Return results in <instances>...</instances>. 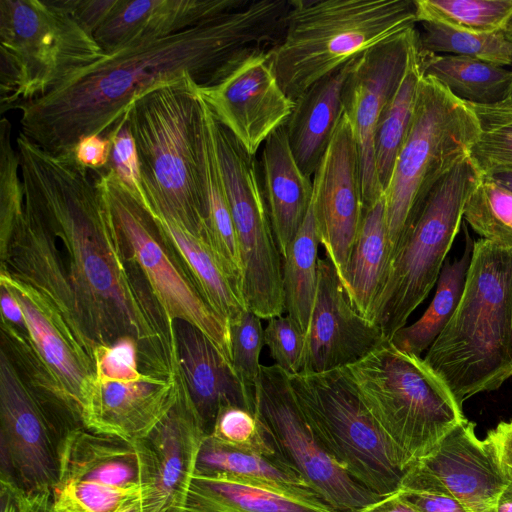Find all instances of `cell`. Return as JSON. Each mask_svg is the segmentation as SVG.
<instances>
[{
	"label": "cell",
	"instance_id": "6da1fadb",
	"mask_svg": "<svg viewBox=\"0 0 512 512\" xmlns=\"http://www.w3.org/2000/svg\"><path fill=\"white\" fill-rule=\"evenodd\" d=\"M24 213L0 245V269L40 292L93 359L123 337L138 344L145 373H181L175 324L152 293L96 177L73 154L16 138Z\"/></svg>",
	"mask_w": 512,
	"mask_h": 512
},
{
	"label": "cell",
	"instance_id": "7a4b0ae2",
	"mask_svg": "<svg viewBox=\"0 0 512 512\" xmlns=\"http://www.w3.org/2000/svg\"><path fill=\"white\" fill-rule=\"evenodd\" d=\"M282 33L279 7L252 0L174 35L105 54L51 93L20 105V133L49 153L73 154L81 138L106 135L138 96L186 76L213 86L249 57L271 51Z\"/></svg>",
	"mask_w": 512,
	"mask_h": 512
},
{
	"label": "cell",
	"instance_id": "3957f363",
	"mask_svg": "<svg viewBox=\"0 0 512 512\" xmlns=\"http://www.w3.org/2000/svg\"><path fill=\"white\" fill-rule=\"evenodd\" d=\"M200 87L190 76L158 85L134 99L126 113L139 159L144 204L207 240L205 106Z\"/></svg>",
	"mask_w": 512,
	"mask_h": 512
},
{
	"label": "cell",
	"instance_id": "277c9868",
	"mask_svg": "<svg viewBox=\"0 0 512 512\" xmlns=\"http://www.w3.org/2000/svg\"><path fill=\"white\" fill-rule=\"evenodd\" d=\"M425 363L458 405L512 376V248L479 239L461 300Z\"/></svg>",
	"mask_w": 512,
	"mask_h": 512
},
{
	"label": "cell",
	"instance_id": "5b68a950",
	"mask_svg": "<svg viewBox=\"0 0 512 512\" xmlns=\"http://www.w3.org/2000/svg\"><path fill=\"white\" fill-rule=\"evenodd\" d=\"M291 1L283 39L269 56L293 102L321 78L417 22L415 0Z\"/></svg>",
	"mask_w": 512,
	"mask_h": 512
},
{
	"label": "cell",
	"instance_id": "8992f818",
	"mask_svg": "<svg viewBox=\"0 0 512 512\" xmlns=\"http://www.w3.org/2000/svg\"><path fill=\"white\" fill-rule=\"evenodd\" d=\"M340 370L386 437L403 473L465 419L424 359L390 340Z\"/></svg>",
	"mask_w": 512,
	"mask_h": 512
},
{
	"label": "cell",
	"instance_id": "52a82bcc",
	"mask_svg": "<svg viewBox=\"0 0 512 512\" xmlns=\"http://www.w3.org/2000/svg\"><path fill=\"white\" fill-rule=\"evenodd\" d=\"M105 52L65 0H0V112L54 91Z\"/></svg>",
	"mask_w": 512,
	"mask_h": 512
},
{
	"label": "cell",
	"instance_id": "ba28073f",
	"mask_svg": "<svg viewBox=\"0 0 512 512\" xmlns=\"http://www.w3.org/2000/svg\"><path fill=\"white\" fill-rule=\"evenodd\" d=\"M479 134L471 105L423 75L410 129L383 192L391 260L431 190L470 154Z\"/></svg>",
	"mask_w": 512,
	"mask_h": 512
},
{
	"label": "cell",
	"instance_id": "9c48e42d",
	"mask_svg": "<svg viewBox=\"0 0 512 512\" xmlns=\"http://www.w3.org/2000/svg\"><path fill=\"white\" fill-rule=\"evenodd\" d=\"M481 176L470 155L461 159L431 190L403 237L370 315L386 340L406 326L437 282Z\"/></svg>",
	"mask_w": 512,
	"mask_h": 512
},
{
	"label": "cell",
	"instance_id": "30bf717a",
	"mask_svg": "<svg viewBox=\"0 0 512 512\" xmlns=\"http://www.w3.org/2000/svg\"><path fill=\"white\" fill-rule=\"evenodd\" d=\"M289 377L311 428L350 477L381 497L397 492L404 473L386 437L341 370Z\"/></svg>",
	"mask_w": 512,
	"mask_h": 512
},
{
	"label": "cell",
	"instance_id": "8fae6325",
	"mask_svg": "<svg viewBox=\"0 0 512 512\" xmlns=\"http://www.w3.org/2000/svg\"><path fill=\"white\" fill-rule=\"evenodd\" d=\"M97 176L126 245L168 320L196 327L232 366L229 322L203 298L147 206L110 170Z\"/></svg>",
	"mask_w": 512,
	"mask_h": 512
},
{
	"label": "cell",
	"instance_id": "7c38bea8",
	"mask_svg": "<svg viewBox=\"0 0 512 512\" xmlns=\"http://www.w3.org/2000/svg\"><path fill=\"white\" fill-rule=\"evenodd\" d=\"M254 413L277 455L337 512H357L383 497L357 483L319 441L295 398L289 375L261 365Z\"/></svg>",
	"mask_w": 512,
	"mask_h": 512
},
{
	"label": "cell",
	"instance_id": "4fadbf2b",
	"mask_svg": "<svg viewBox=\"0 0 512 512\" xmlns=\"http://www.w3.org/2000/svg\"><path fill=\"white\" fill-rule=\"evenodd\" d=\"M143 479L134 443L77 427L59 446L53 512H121L140 502Z\"/></svg>",
	"mask_w": 512,
	"mask_h": 512
},
{
	"label": "cell",
	"instance_id": "5bb4252c",
	"mask_svg": "<svg viewBox=\"0 0 512 512\" xmlns=\"http://www.w3.org/2000/svg\"><path fill=\"white\" fill-rule=\"evenodd\" d=\"M72 429L33 392L1 350V477L28 492L51 491L60 442Z\"/></svg>",
	"mask_w": 512,
	"mask_h": 512
},
{
	"label": "cell",
	"instance_id": "9a60e30c",
	"mask_svg": "<svg viewBox=\"0 0 512 512\" xmlns=\"http://www.w3.org/2000/svg\"><path fill=\"white\" fill-rule=\"evenodd\" d=\"M507 484L492 444L465 418L404 472L399 490L448 496L470 512H496Z\"/></svg>",
	"mask_w": 512,
	"mask_h": 512
},
{
	"label": "cell",
	"instance_id": "2e32d148",
	"mask_svg": "<svg viewBox=\"0 0 512 512\" xmlns=\"http://www.w3.org/2000/svg\"><path fill=\"white\" fill-rule=\"evenodd\" d=\"M177 381L179 394L173 407L149 434L134 443L143 479L141 512H184L208 435L182 373Z\"/></svg>",
	"mask_w": 512,
	"mask_h": 512
},
{
	"label": "cell",
	"instance_id": "e0dca14e",
	"mask_svg": "<svg viewBox=\"0 0 512 512\" xmlns=\"http://www.w3.org/2000/svg\"><path fill=\"white\" fill-rule=\"evenodd\" d=\"M419 34L412 27L369 49L355 60L344 84V115L359 150L364 211L383 196L376 172V127L401 82Z\"/></svg>",
	"mask_w": 512,
	"mask_h": 512
},
{
	"label": "cell",
	"instance_id": "ac0fdd59",
	"mask_svg": "<svg viewBox=\"0 0 512 512\" xmlns=\"http://www.w3.org/2000/svg\"><path fill=\"white\" fill-rule=\"evenodd\" d=\"M312 182L311 205L320 244L344 286L364 216L359 150L345 115L338 123Z\"/></svg>",
	"mask_w": 512,
	"mask_h": 512
},
{
	"label": "cell",
	"instance_id": "d6986e66",
	"mask_svg": "<svg viewBox=\"0 0 512 512\" xmlns=\"http://www.w3.org/2000/svg\"><path fill=\"white\" fill-rule=\"evenodd\" d=\"M200 93L217 121L252 155L295 106L279 84L269 52L249 57L219 83L200 87Z\"/></svg>",
	"mask_w": 512,
	"mask_h": 512
},
{
	"label": "cell",
	"instance_id": "ffe728a7",
	"mask_svg": "<svg viewBox=\"0 0 512 512\" xmlns=\"http://www.w3.org/2000/svg\"><path fill=\"white\" fill-rule=\"evenodd\" d=\"M385 341L381 330L352 306L330 260L319 258L317 291L306 333L302 372L322 373L344 368Z\"/></svg>",
	"mask_w": 512,
	"mask_h": 512
},
{
	"label": "cell",
	"instance_id": "44dd1931",
	"mask_svg": "<svg viewBox=\"0 0 512 512\" xmlns=\"http://www.w3.org/2000/svg\"><path fill=\"white\" fill-rule=\"evenodd\" d=\"M0 286L20 304L35 353L80 421L82 404L96 378L93 359L60 312L35 288L2 269Z\"/></svg>",
	"mask_w": 512,
	"mask_h": 512
},
{
	"label": "cell",
	"instance_id": "7402d4cb",
	"mask_svg": "<svg viewBox=\"0 0 512 512\" xmlns=\"http://www.w3.org/2000/svg\"><path fill=\"white\" fill-rule=\"evenodd\" d=\"M178 378L148 373L131 382L95 378L80 410L81 425L135 443L149 434L175 404Z\"/></svg>",
	"mask_w": 512,
	"mask_h": 512
},
{
	"label": "cell",
	"instance_id": "603a6c76",
	"mask_svg": "<svg viewBox=\"0 0 512 512\" xmlns=\"http://www.w3.org/2000/svg\"><path fill=\"white\" fill-rule=\"evenodd\" d=\"M251 0H118L94 33L105 54L164 38L235 11Z\"/></svg>",
	"mask_w": 512,
	"mask_h": 512
},
{
	"label": "cell",
	"instance_id": "cb8c5ba5",
	"mask_svg": "<svg viewBox=\"0 0 512 512\" xmlns=\"http://www.w3.org/2000/svg\"><path fill=\"white\" fill-rule=\"evenodd\" d=\"M175 330L182 377L207 434L225 406L254 412V396L243 387L233 367L208 338L184 321H176Z\"/></svg>",
	"mask_w": 512,
	"mask_h": 512
},
{
	"label": "cell",
	"instance_id": "d4e9b609",
	"mask_svg": "<svg viewBox=\"0 0 512 512\" xmlns=\"http://www.w3.org/2000/svg\"><path fill=\"white\" fill-rule=\"evenodd\" d=\"M259 166L269 218L283 259L308 213L313 182L299 168L284 125L263 143Z\"/></svg>",
	"mask_w": 512,
	"mask_h": 512
},
{
	"label": "cell",
	"instance_id": "484cf974",
	"mask_svg": "<svg viewBox=\"0 0 512 512\" xmlns=\"http://www.w3.org/2000/svg\"><path fill=\"white\" fill-rule=\"evenodd\" d=\"M357 58L311 85L284 124L292 154L311 179L344 115L343 88Z\"/></svg>",
	"mask_w": 512,
	"mask_h": 512
},
{
	"label": "cell",
	"instance_id": "4316f807",
	"mask_svg": "<svg viewBox=\"0 0 512 512\" xmlns=\"http://www.w3.org/2000/svg\"><path fill=\"white\" fill-rule=\"evenodd\" d=\"M184 512H337L319 497L294 496L225 472L195 470Z\"/></svg>",
	"mask_w": 512,
	"mask_h": 512
},
{
	"label": "cell",
	"instance_id": "83f0119b",
	"mask_svg": "<svg viewBox=\"0 0 512 512\" xmlns=\"http://www.w3.org/2000/svg\"><path fill=\"white\" fill-rule=\"evenodd\" d=\"M149 211L167 245L219 315L230 322L248 309L241 286L226 270L208 240L170 218Z\"/></svg>",
	"mask_w": 512,
	"mask_h": 512
},
{
	"label": "cell",
	"instance_id": "f1b7e54d",
	"mask_svg": "<svg viewBox=\"0 0 512 512\" xmlns=\"http://www.w3.org/2000/svg\"><path fill=\"white\" fill-rule=\"evenodd\" d=\"M390 261L391 246L382 196L364 211L343 286L352 306L368 320Z\"/></svg>",
	"mask_w": 512,
	"mask_h": 512
},
{
	"label": "cell",
	"instance_id": "f546056e",
	"mask_svg": "<svg viewBox=\"0 0 512 512\" xmlns=\"http://www.w3.org/2000/svg\"><path fill=\"white\" fill-rule=\"evenodd\" d=\"M423 75L436 79L459 99L475 105H499L509 91L512 71L476 58L422 50Z\"/></svg>",
	"mask_w": 512,
	"mask_h": 512
},
{
	"label": "cell",
	"instance_id": "4dcf8cb0",
	"mask_svg": "<svg viewBox=\"0 0 512 512\" xmlns=\"http://www.w3.org/2000/svg\"><path fill=\"white\" fill-rule=\"evenodd\" d=\"M203 181L206 199V236L230 275L242 285L243 268L228 204L213 127V115L204 101Z\"/></svg>",
	"mask_w": 512,
	"mask_h": 512
},
{
	"label": "cell",
	"instance_id": "1f68e13d",
	"mask_svg": "<svg viewBox=\"0 0 512 512\" xmlns=\"http://www.w3.org/2000/svg\"><path fill=\"white\" fill-rule=\"evenodd\" d=\"M196 470L237 475L294 496L319 497L278 455L231 448L215 442L208 435L200 450Z\"/></svg>",
	"mask_w": 512,
	"mask_h": 512
},
{
	"label": "cell",
	"instance_id": "d6a6232c",
	"mask_svg": "<svg viewBox=\"0 0 512 512\" xmlns=\"http://www.w3.org/2000/svg\"><path fill=\"white\" fill-rule=\"evenodd\" d=\"M317 221L310 204L308 213L282 259L284 305L287 315L307 333L318 283Z\"/></svg>",
	"mask_w": 512,
	"mask_h": 512
},
{
	"label": "cell",
	"instance_id": "836d02e7",
	"mask_svg": "<svg viewBox=\"0 0 512 512\" xmlns=\"http://www.w3.org/2000/svg\"><path fill=\"white\" fill-rule=\"evenodd\" d=\"M422 76L418 38L411 48L401 82L386 104L376 127L375 162L382 192L389 183L395 160L410 129Z\"/></svg>",
	"mask_w": 512,
	"mask_h": 512
},
{
	"label": "cell",
	"instance_id": "e575fe53",
	"mask_svg": "<svg viewBox=\"0 0 512 512\" xmlns=\"http://www.w3.org/2000/svg\"><path fill=\"white\" fill-rule=\"evenodd\" d=\"M472 246L461 258L445 260L437 280V289L424 314L413 324L404 326L391 338L400 350L421 356L429 349L453 316L461 300L471 261Z\"/></svg>",
	"mask_w": 512,
	"mask_h": 512
},
{
	"label": "cell",
	"instance_id": "d590c367",
	"mask_svg": "<svg viewBox=\"0 0 512 512\" xmlns=\"http://www.w3.org/2000/svg\"><path fill=\"white\" fill-rule=\"evenodd\" d=\"M416 21L435 22L475 33L503 30L512 0H415Z\"/></svg>",
	"mask_w": 512,
	"mask_h": 512
},
{
	"label": "cell",
	"instance_id": "8d00e7d4",
	"mask_svg": "<svg viewBox=\"0 0 512 512\" xmlns=\"http://www.w3.org/2000/svg\"><path fill=\"white\" fill-rule=\"evenodd\" d=\"M421 23L424 33L419 35V46L422 50L472 57L502 67L512 65V40L504 30L475 33L435 22Z\"/></svg>",
	"mask_w": 512,
	"mask_h": 512
},
{
	"label": "cell",
	"instance_id": "74e56055",
	"mask_svg": "<svg viewBox=\"0 0 512 512\" xmlns=\"http://www.w3.org/2000/svg\"><path fill=\"white\" fill-rule=\"evenodd\" d=\"M463 218L482 239L512 248V191L488 176L470 194Z\"/></svg>",
	"mask_w": 512,
	"mask_h": 512
},
{
	"label": "cell",
	"instance_id": "f35d334b",
	"mask_svg": "<svg viewBox=\"0 0 512 512\" xmlns=\"http://www.w3.org/2000/svg\"><path fill=\"white\" fill-rule=\"evenodd\" d=\"M469 104L480 124L479 138L469 154L478 170L482 175L512 170V108Z\"/></svg>",
	"mask_w": 512,
	"mask_h": 512
},
{
	"label": "cell",
	"instance_id": "ab89813d",
	"mask_svg": "<svg viewBox=\"0 0 512 512\" xmlns=\"http://www.w3.org/2000/svg\"><path fill=\"white\" fill-rule=\"evenodd\" d=\"M10 121H0V245L4 244L24 213L25 196L20 159L11 138Z\"/></svg>",
	"mask_w": 512,
	"mask_h": 512
},
{
	"label": "cell",
	"instance_id": "60d3db41",
	"mask_svg": "<svg viewBox=\"0 0 512 512\" xmlns=\"http://www.w3.org/2000/svg\"><path fill=\"white\" fill-rule=\"evenodd\" d=\"M208 436L231 448L277 455L255 413L243 407L230 405L221 408Z\"/></svg>",
	"mask_w": 512,
	"mask_h": 512
},
{
	"label": "cell",
	"instance_id": "b9f144b4",
	"mask_svg": "<svg viewBox=\"0 0 512 512\" xmlns=\"http://www.w3.org/2000/svg\"><path fill=\"white\" fill-rule=\"evenodd\" d=\"M232 366L236 376L254 396V386L260 373V353L265 345L261 318L251 310H244L229 322Z\"/></svg>",
	"mask_w": 512,
	"mask_h": 512
},
{
	"label": "cell",
	"instance_id": "7bdbcfd3",
	"mask_svg": "<svg viewBox=\"0 0 512 512\" xmlns=\"http://www.w3.org/2000/svg\"><path fill=\"white\" fill-rule=\"evenodd\" d=\"M264 343L274 364L289 376L303 371L306 335L288 315L268 320L264 329Z\"/></svg>",
	"mask_w": 512,
	"mask_h": 512
},
{
	"label": "cell",
	"instance_id": "ee69618b",
	"mask_svg": "<svg viewBox=\"0 0 512 512\" xmlns=\"http://www.w3.org/2000/svg\"><path fill=\"white\" fill-rule=\"evenodd\" d=\"M105 136L111 140L106 170L113 172L140 201L145 202L137 149L126 112Z\"/></svg>",
	"mask_w": 512,
	"mask_h": 512
},
{
	"label": "cell",
	"instance_id": "f6af8a7d",
	"mask_svg": "<svg viewBox=\"0 0 512 512\" xmlns=\"http://www.w3.org/2000/svg\"><path fill=\"white\" fill-rule=\"evenodd\" d=\"M138 353V344L131 337L96 347L93 352L96 378L119 382L141 379L145 373L139 369Z\"/></svg>",
	"mask_w": 512,
	"mask_h": 512
},
{
	"label": "cell",
	"instance_id": "bcb514c9",
	"mask_svg": "<svg viewBox=\"0 0 512 512\" xmlns=\"http://www.w3.org/2000/svg\"><path fill=\"white\" fill-rule=\"evenodd\" d=\"M1 512H53L51 491L28 492L0 477Z\"/></svg>",
	"mask_w": 512,
	"mask_h": 512
},
{
	"label": "cell",
	"instance_id": "7dc6e473",
	"mask_svg": "<svg viewBox=\"0 0 512 512\" xmlns=\"http://www.w3.org/2000/svg\"><path fill=\"white\" fill-rule=\"evenodd\" d=\"M110 152V138L105 135L92 134L81 138L76 143L73 155L79 164L99 173L106 170Z\"/></svg>",
	"mask_w": 512,
	"mask_h": 512
},
{
	"label": "cell",
	"instance_id": "c3c4849f",
	"mask_svg": "<svg viewBox=\"0 0 512 512\" xmlns=\"http://www.w3.org/2000/svg\"><path fill=\"white\" fill-rule=\"evenodd\" d=\"M118 0H65L67 7L91 34L107 20Z\"/></svg>",
	"mask_w": 512,
	"mask_h": 512
},
{
	"label": "cell",
	"instance_id": "681fc988",
	"mask_svg": "<svg viewBox=\"0 0 512 512\" xmlns=\"http://www.w3.org/2000/svg\"><path fill=\"white\" fill-rule=\"evenodd\" d=\"M419 512H470L454 498L423 491L398 490Z\"/></svg>",
	"mask_w": 512,
	"mask_h": 512
},
{
	"label": "cell",
	"instance_id": "f907efd6",
	"mask_svg": "<svg viewBox=\"0 0 512 512\" xmlns=\"http://www.w3.org/2000/svg\"><path fill=\"white\" fill-rule=\"evenodd\" d=\"M486 438L492 444L505 479L512 483V420L500 422Z\"/></svg>",
	"mask_w": 512,
	"mask_h": 512
},
{
	"label": "cell",
	"instance_id": "816d5d0a",
	"mask_svg": "<svg viewBox=\"0 0 512 512\" xmlns=\"http://www.w3.org/2000/svg\"><path fill=\"white\" fill-rule=\"evenodd\" d=\"M357 512H419L399 491L390 494Z\"/></svg>",
	"mask_w": 512,
	"mask_h": 512
},
{
	"label": "cell",
	"instance_id": "f5cc1de1",
	"mask_svg": "<svg viewBox=\"0 0 512 512\" xmlns=\"http://www.w3.org/2000/svg\"><path fill=\"white\" fill-rule=\"evenodd\" d=\"M1 295V318L9 323L27 330L23 311L18 301L2 286Z\"/></svg>",
	"mask_w": 512,
	"mask_h": 512
},
{
	"label": "cell",
	"instance_id": "db71d44e",
	"mask_svg": "<svg viewBox=\"0 0 512 512\" xmlns=\"http://www.w3.org/2000/svg\"><path fill=\"white\" fill-rule=\"evenodd\" d=\"M496 512H512V483H508L500 494Z\"/></svg>",
	"mask_w": 512,
	"mask_h": 512
},
{
	"label": "cell",
	"instance_id": "11a10c76",
	"mask_svg": "<svg viewBox=\"0 0 512 512\" xmlns=\"http://www.w3.org/2000/svg\"><path fill=\"white\" fill-rule=\"evenodd\" d=\"M484 176H488L499 185L512 191V170H498Z\"/></svg>",
	"mask_w": 512,
	"mask_h": 512
},
{
	"label": "cell",
	"instance_id": "9f6ffc18",
	"mask_svg": "<svg viewBox=\"0 0 512 512\" xmlns=\"http://www.w3.org/2000/svg\"><path fill=\"white\" fill-rule=\"evenodd\" d=\"M499 105L512 108V83H511V86L509 88V91H508V94H507L505 100Z\"/></svg>",
	"mask_w": 512,
	"mask_h": 512
},
{
	"label": "cell",
	"instance_id": "6f0895ef",
	"mask_svg": "<svg viewBox=\"0 0 512 512\" xmlns=\"http://www.w3.org/2000/svg\"><path fill=\"white\" fill-rule=\"evenodd\" d=\"M503 30L506 33V35L512 40V15L508 19Z\"/></svg>",
	"mask_w": 512,
	"mask_h": 512
},
{
	"label": "cell",
	"instance_id": "680465c9",
	"mask_svg": "<svg viewBox=\"0 0 512 512\" xmlns=\"http://www.w3.org/2000/svg\"><path fill=\"white\" fill-rule=\"evenodd\" d=\"M121 512H141L140 502L125 508Z\"/></svg>",
	"mask_w": 512,
	"mask_h": 512
}]
</instances>
